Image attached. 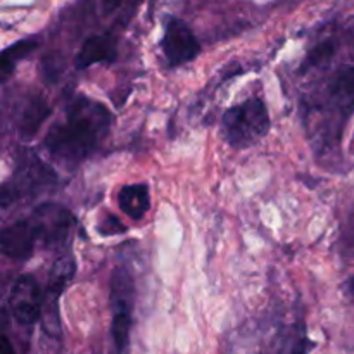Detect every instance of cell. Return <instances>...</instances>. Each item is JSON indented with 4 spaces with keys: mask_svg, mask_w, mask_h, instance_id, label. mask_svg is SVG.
I'll return each mask as SVG.
<instances>
[{
    "mask_svg": "<svg viewBox=\"0 0 354 354\" xmlns=\"http://www.w3.org/2000/svg\"><path fill=\"white\" fill-rule=\"evenodd\" d=\"M116 55V38L113 35H92L83 41L75 57V66L76 69H88L97 62H114Z\"/></svg>",
    "mask_w": 354,
    "mask_h": 354,
    "instance_id": "obj_9",
    "label": "cell"
},
{
    "mask_svg": "<svg viewBox=\"0 0 354 354\" xmlns=\"http://www.w3.org/2000/svg\"><path fill=\"white\" fill-rule=\"evenodd\" d=\"M9 306L12 317L21 325H33L41 318L44 294L40 286L31 275H23L12 283L9 296Z\"/></svg>",
    "mask_w": 354,
    "mask_h": 354,
    "instance_id": "obj_6",
    "label": "cell"
},
{
    "mask_svg": "<svg viewBox=\"0 0 354 354\" xmlns=\"http://www.w3.org/2000/svg\"><path fill=\"white\" fill-rule=\"evenodd\" d=\"M310 348H313V344H311L308 339H301V341L294 346L292 354H308L310 353Z\"/></svg>",
    "mask_w": 354,
    "mask_h": 354,
    "instance_id": "obj_16",
    "label": "cell"
},
{
    "mask_svg": "<svg viewBox=\"0 0 354 354\" xmlns=\"http://www.w3.org/2000/svg\"><path fill=\"white\" fill-rule=\"evenodd\" d=\"M31 223L45 248H62L71 237L75 216L61 204L45 203L35 209Z\"/></svg>",
    "mask_w": 354,
    "mask_h": 354,
    "instance_id": "obj_4",
    "label": "cell"
},
{
    "mask_svg": "<svg viewBox=\"0 0 354 354\" xmlns=\"http://www.w3.org/2000/svg\"><path fill=\"white\" fill-rule=\"evenodd\" d=\"M161 47L171 68L192 62L201 52L199 40L189 24L175 16L165 17V35H162Z\"/></svg>",
    "mask_w": 354,
    "mask_h": 354,
    "instance_id": "obj_5",
    "label": "cell"
},
{
    "mask_svg": "<svg viewBox=\"0 0 354 354\" xmlns=\"http://www.w3.org/2000/svg\"><path fill=\"white\" fill-rule=\"evenodd\" d=\"M127 225L116 216H106L99 225H97V232H99L102 237H109V235H121V234H127Z\"/></svg>",
    "mask_w": 354,
    "mask_h": 354,
    "instance_id": "obj_15",
    "label": "cell"
},
{
    "mask_svg": "<svg viewBox=\"0 0 354 354\" xmlns=\"http://www.w3.org/2000/svg\"><path fill=\"white\" fill-rule=\"evenodd\" d=\"M332 55H334V45L328 44V41H325V44H320L318 47H315L313 50L310 52L308 59L303 62V69L311 68V66L322 64V62L328 61Z\"/></svg>",
    "mask_w": 354,
    "mask_h": 354,
    "instance_id": "obj_14",
    "label": "cell"
},
{
    "mask_svg": "<svg viewBox=\"0 0 354 354\" xmlns=\"http://www.w3.org/2000/svg\"><path fill=\"white\" fill-rule=\"evenodd\" d=\"M123 3V0H102V10L106 14L114 12Z\"/></svg>",
    "mask_w": 354,
    "mask_h": 354,
    "instance_id": "obj_17",
    "label": "cell"
},
{
    "mask_svg": "<svg viewBox=\"0 0 354 354\" xmlns=\"http://www.w3.org/2000/svg\"><path fill=\"white\" fill-rule=\"evenodd\" d=\"M16 178V185L9 183L16 197H19L23 192H30V190L38 192L40 189H45V187L52 185L55 182V175L52 173V169L41 165L40 159L33 154H24V158L17 161Z\"/></svg>",
    "mask_w": 354,
    "mask_h": 354,
    "instance_id": "obj_8",
    "label": "cell"
},
{
    "mask_svg": "<svg viewBox=\"0 0 354 354\" xmlns=\"http://www.w3.org/2000/svg\"><path fill=\"white\" fill-rule=\"evenodd\" d=\"M133 299V279L124 266H118L111 277V310H113L111 335H113L114 348H116L118 354L127 351L128 342H130Z\"/></svg>",
    "mask_w": 354,
    "mask_h": 354,
    "instance_id": "obj_3",
    "label": "cell"
},
{
    "mask_svg": "<svg viewBox=\"0 0 354 354\" xmlns=\"http://www.w3.org/2000/svg\"><path fill=\"white\" fill-rule=\"evenodd\" d=\"M223 137L234 149H248L270 130V113L258 97L232 106L221 118Z\"/></svg>",
    "mask_w": 354,
    "mask_h": 354,
    "instance_id": "obj_2",
    "label": "cell"
},
{
    "mask_svg": "<svg viewBox=\"0 0 354 354\" xmlns=\"http://www.w3.org/2000/svg\"><path fill=\"white\" fill-rule=\"evenodd\" d=\"M38 47V41L33 38H24V40L16 41L10 47H7L2 52V59H0V78L2 82H7V78L10 76V73L14 71V64H16L19 59L26 57L30 52H33Z\"/></svg>",
    "mask_w": 354,
    "mask_h": 354,
    "instance_id": "obj_13",
    "label": "cell"
},
{
    "mask_svg": "<svg viewBox=\"0 0 354 354\" xmlns=\"http://www.w3.org/2000/svg\"><path fill=\"white\" fill-rule=\"evenodd\" d=\"M120 209L131 220H142L151 209V192L145 183L124 185L118 194Z\"/></svg>",
    "mask_w": 354,
    "mask_h": 354,
    "instance_id": "obj_12",
    "label": "cell"
},
{
    "mask_svg": "<svg viewBox=\"0 0 354 354\" xmlns=\"http://www.w3.org/2000/svg\"><path fill=\"white\" fill-rule=\"evenodd\" d=\"M111 124L113 114L104 104L78 97L66 111V120L48 130L44 147L55 162L76 168L102 144Z\"/></svg>",
    "mask_w": 354,
    "mask_h": 354,
    "instance_id": "obj_1",
    "label": "cell"
},
{
    "mask_svg": "<svg viewBox=\"0 0 354 354\" xmlns=\"http://www.w3.org/2000/svg\"><path fill=\"white\" fill-rule=\"evenodd\" d=\"M344 289H346V292L349 294V296L354 297V277H351V279H349L348 282L344 283Z\"/></svg>",
    "mask_w": 354,
    "mask_h": 354,
    "instance_id": "obj_18",
    "label": "cell"
},
{
    "mask_svg": "<svg viewBox=\"0 0 354 354\" xmlns=\"http://www.w3.org/2000/svg\"><path fill=\"white\" fill-rule=\"evenodd\" d=\"M50 114V106L41 95H33L26 100L17 118V131L23 138H33L44 121Z\"/></svg>",
    "mask_w": 354,
    "mask_h": 354,
    "instance_id": "obj_11",
    "label": "cell"
},
{
    "mask_svg": "<svg viewBox=\"0 0 354 354\" xmlns=\"http://www.w3.org/2000/svg\"><path fill=\"white\" fill-rule=\"evenodd\" d=\"M37 241V228L31 221H16L2 230L0 249L6 258L14 261H26L33 256Z\"/></svg>",
    "mask_w": 354,
    "mask_h": 354,
    "instance_id": "obj_7",
    "label": "cell"
},
{
    "mask_svg": "<svg viewBox=\"0 0 354 354\" xmlns=\"http://www.w3.org/2000/svg\"><path fill=\"white\" fill-rule=\"evenodd\" d=\"M328 102L341 114L349 118L354 113V66L342 69L328 86Z\"/></svg>",
    "mask_w": 354,
    "mask_h": 354,
    "instance_id": "obj_10",
    "label": "cell"
}]
</instances>
